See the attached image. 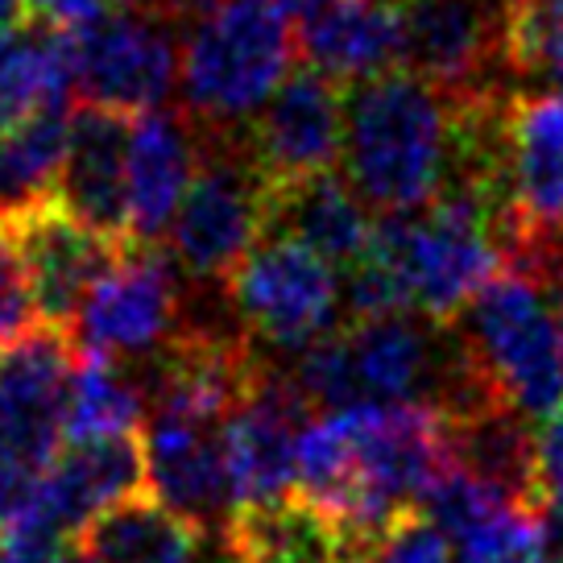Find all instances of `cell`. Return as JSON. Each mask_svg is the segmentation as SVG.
<instances>
[{"label": "cell", "instance_id": "cell-35", "mask_svg": "<svg viewBox=\"0 0 563 563\" xmlns=\"http://www.w3.org/2000/svg\"><path fill=\"white\" fill-rule=\"evenodd\" d=\"M25 18V0H0V30H18Z\"/></svg>", "mask_w": 563, "mask_h": 563}, {"label": "cell", "instance_id": "cell-13", "mask_svg": "<svg viewBox=\"0 0 563 563\" xmlns=\"http://www.w3.org/2000/svg\"><path fill=\"white\" fill-rule=\"evenodd\" d=\"M145 489H150V468L141 435L67 443L42 476L34 506L18 530L75 543L100 514L145 497Z\"/></svg>", "mask_w": 563, "mask_h": 563}, {"label": "cell", "instance_id": "cell-20", "mask_svg": "<svg viewBox=\"0 0 563 563\" xmlns=\"http://www.w3.org/2000/svg\"><path fill=\"white\" fill-rule=\"evenodd\" d=\"M299 54L307 70L349 91L402 67L398 0H323L299 21Z\"/></svg>", "mask_w": 563, "mask_h": 563}, {"label": "cell", "instance_id": "cell-33", "mask_svg": "<svg viewBox=\"0 0 563 563\" xmlns=\"http://www.w3.org/2000/svg\"><path fill=\"white\" fill-rule=\"evenodd\" d=\"M162 4H166V13L175 21H183V18L199 21L203 13H211L216 4H224V0H162Z\"/></svg>", "mask_w": 563, "mask_h": 563}, {"label": "cell", "instance_id": "cell-1", "mask_svg": "<svg viewBox=\"0 0 563 563\" xmlns=\"http://www.w3.org/2000/svg\"><path fill=\"white\" fill-rule=\"evenodd\" d=\"M344 175L377 220L431 208L456 162L452 96L410 70H386L344 96Z\"/></svg>", "mask_w": 563, "mask_h": 563}, {"label": "cell", "instance_id": "cell-2", "mask_svg": "<svg viewBox=\"0 0 563 563\" xmlns=\"http://www.w3.org/2000/svg\"><path fill=\"white\" fill-rule=\"evenodd\" d=\"M299 37L265 0H224L183 37V112L211 137H241L295 75Z\"/></svg>", "mask_w": 563, "mask_h": 563}, {"label": "cell", "instance_id": "cell-12", "mask_svg": "<svg viewBox=\"0 0 563 563\" xmlns=\"http://www.w3.org/2000/svg\"><path fill=\"white\" fill-rule=\"evenodd\" d=\"M344 96L349 91L340 84L302 67L274 91L262 117L241 133L269 191L332 175V166L344 154Z\"/></svg>", "mask_w": 563, "mask_h": 563}, {"label": "cell", "instance_id": "cell-6", "mask_svg": "<svg viewBox=\"0 0 563 563\" xmlns=\"http://www.w3.org/2000/svg\"><path fill=\"white\" fill-rule=\"evenodd\" d=\"M79 352L67 332L34 328L0 352V530H18L67 440Z\"/></svg>", "mask_w": 563, "mask_h": 563}, {"label": "cell", "instance_id": "cell-25", "mask_svg": "<svg viewBox=\"0 0 563 563\" xmlns=\"http://www.w3.org/2000/svg\"><path fill=\"white\" fill-rule=\"evenodd\" d=\"M145 427V389L133 365L108 356H79L70 377L67 443L137 435Z\"/></svg>", "mask_w": 563, "mask_h": 563}, {"label": "cell", "instance_id": "cell-19", "mask_svg": "<svg viewBox=\"0 0 563 563\" xmlns=\"http://www.w3.org/2000/svg\"><path fill=\"white\" fill-rule=\"evenodd\" d=\"M448 464L468 473L476 485L534 518H551V501L539 473V440L530 419L510 402H485L464 415H440Z\"/></svg>", "mask_w": 563, "mask_h": 563}, {"label": "cell", "instance_id": "cell-8", "mask_svg": "<svg viewBox=\"0 0 563 563\" xmlns=\"http://www.w3.org/2000/svg\"><path fill=\"white\" fill-rule=\"evenodd\" d=\"M236 328L265 352H307L344 323L340 269L290 236H265L224 286Z\"/></svg>", "mask_w": 563, "mask_h": 563}, {"label": "cell", "instance_id": "cell-32", "mask_svg": "<svg viewBox=\"0 0 563 563\" xmlns=\"http://www.w3.org/2000/svg\"><path fill=\"white\" fill-rule=\"evenodd\" d=\"M25 13L51 30H75V25L104 18L108 0H25Z\"/></svg>", "mask_w": 563, "mask_h": 563}, {"label": "cell", "instance_id": "cell-38", "mask_svg": "<svg viewBox=\"0 0 563 563\" xmlns=\"http://www.w3.org/2000/svg\"><path fill=\"white\" fill-rule=\"evenodd\" d=\"M547 563H563V555H560V560H547Z\"/></svg>", "mask_w": 563, "mask_h": 563}, {"label": "cell", "instance_id": "cell-31", "mask_svg": "<svg viewBox=\"0 0 563 563\" xmlns=\"http://www.w3.org/2000/svg\"><path fill=\"white\" fill-rule=\"evenodd\" d=\"M0 563H79V555H75V543H63V539L0 530Z\"/></svg>", "mask_w": 563, "mask_h": 563}, {"label": "cell", "instance_id": "cell-17", "mask_svg": "<svg viewBox=\"0 0 563 563\" xmlns=\"http://www.w3.org/2000/svg\"><path fill=\"white\" fill-rule=\"evenodd\" d=\"M129 137L133 121L100 104L70 112V137L54 203L79 224L108 236L112 245H133L129 224Z\"/></svg>", "mask_w": 563, "mask_h": 563}, {"label": "cell", "instance_id": "cell-18", "mask_svg": "<svg viewBox=\"0 0 563 563\" xmlns=\"http://www.w3.org/2000/svg\"><path fill=\"white\" fill-rule=\"evenodd\" d=\"M208 137L183 108L133 117L129 137V224L133 245H162L203 166Z\"/></svg>", "mask_w": 563, "mask_h": 563}, {"label": "cell", "instance_id": "cell-9", "mask_svg": "<svg viewBox=\"0 0 563 563\" xmlns=\"http://www.w3.org/2000/svg\"><path fill=\"white\" fill-rule=\"evenodd\" d=\"M183 328L187 295L166 245H129L91 286L67 335L79 356L141 365L166 349Z\"/></svg>", "mask_w": 563, "mask_h": 563}, {"label": "cell", "instance_id": "cell-15", "mask_svg": "<svg viewBox=\"0 0 563 563\" xmlns=\"http://www.w3.org/2000/svg\"><path fill=\"white\" fill-rule=\"evenodd\" d=\"M307 427H311V402L295 386L290 369L274 365L245 402L236 406L224 431L236 510L278 506L295 497L299 440Z\"/></svg>", "mask_w": 563, "mask_h": 563}, {"label": "cell", "instance_id": "cell-23", "mask_svg": "<svg viewBox=\"0 0 563 563\" xmlns=\"http://www.w3.org/2000/svg\"><path fill=\"white\" fill-rule=\"evenodd\" d=\"M75 91L63 30H0V133L67 108Z\"/></svg>", "mask_w": 563, "mask_h": 563}, {"label": "cell", "instance_id": "cell-21", "mask_svg": "<svg viewBox=\"0 0 563 563\" xmlns=\"http://www.w3.org/2000/svg\"><path fill=\"white\" fill-rule=\"evenodd\" d=\"M269 232L299 241L332 269L349 274L352 265L369 253L373 236H377V216L352 191L349 178L319 175L295 183L286 191H274Z\"/></svg>", "mask_w": 563, "mask_h": 563}, {"label": "cell", "instance_id": "cell-26", "mask_svg": "<svg viewBox=\"0 0 563 563\" xmlns=\"http://www.w3.org/2000/svg\"><path fill=\"white\" fill-rule=\"evenodd\" d=\"M501 63L563 91V0H501Z\"/></svg>", "mask_w": 563, "mask_h": 563}, {"label": "cell", "instance_id": "cell-22", "mask_svg": "<svg viewBox=\"0 0 563 563\" xmlns=\"http://www.w3.org/2000/svg\"><path fill=\"white\" fill-rule=\"evenodd\" d=\"M211 539L170 514L158 497H133L100 514L79 539V563H211Z\"/></svg>", "mask_w": 563, "mask_h": 563}, {"label": "cell", "instance_id": "cell-5", "mask_svg": "<svg viewBox=\"0 0 563 563\" xmlns=\"http://www.w3.org/2000/svg\"><path fill=\"white\" fill-rule=\"evenodd\" d=\"M489 386L527 419L563 402V328L555 295L522 269H501L452 328Z\"/></svg>", "mask_w": 563, "mask_h": 563}, {"label": "cell", "instance_id": "cell-3", "mask_svg": "<svg viewBox=\"0 0 563 563\" xmlns=\"http://www.w3.org/2000/svg\"><path fill=\"white\" fill-rule=\"evenodd\" d=\"M452 361V332L419 316L344 319L295 356V386L311 410L352 406H435Z\"/></svg>", "mask_w": 563, "mask_h": 563}, {"label": "cell", "instance_id": "cell-16", "mask_svg": "<svg viewBox=\"0 0 563 563\" xmlns=\"http://www.w3.org/2000/svg\"><path fill=\"white\" fill-rule=\"evenodd\" d=\"M0 224L9 229L21 265H25L30 295L37 307V328H54V332H70L91 286L112 269L121 249H129L112 245L108 236L79 224L58 203L25 211L18 220H0Z\"/></svg>", "mask_w": 563, "mask_h": 563}, {"label": "cell", "instance_id": "cell-37", "mask_svg": "<svg viewBox=\"0 0 563 563\" xmlns=\"http://www.w3.org/2000/svg\"><path fill=\"white\" fill-rule=\"evenodd\" d=\"M124 9H150V0H121Z\"/></svg>", "mask_w": 563, "mask_h": 563}, {"label": "cell", "instance_id": "cell-30", "mask_svg": "<svg viewBox=\"0 0 563 563\" xmlns=\"http://www.w3.org/2000/svg\"><path fill=\"white\" fill-rule=\"evenodd\" d=\"M534 440H539V473H543L547 501L560 510L563 506V402L551 415L539 419Z\"/></svg>", "mask_w": 563, "mask_h": 563}, {"label": "cell", "instance_id": "cell-36", "mask_svg": "<svg viewBox=\"0 0 563 563\" xmlns=\"http://www.w3.org/2000/svg\"><path fill=\"white\" fill-rule=\"evenodd\" d=\"M551 534H555V539H560V547H563V506L551 514Z\"/></svg>", "mask_w": 563, "mask_h": 563}, {"label": "cell", "instance_id": "cell-24", "mask_svg": "<svg viewBox=\"0 0 563 563\" xmlns=\"http://www.w3.org/2000/svg\"><path fill=\"white\" fill-rule=\"evenodd\" d=\"M67 137L70 108L37 112L18 129L0 133V220H18L25 211L54 203Z\"/></svg>", "mask_w": 563, "mask_h": 563}, {"label": "cell", "instance_id": "cell-29", "mask_svg": "<svg viewBox=\"0 0 563 563\" xmlns=\"http://www.w3.org/2000/svg\"><path fill=\"white\" fill-rule=\"evenodd\" d=\"M369 563H456V555H452V547L440 530L431 527L422 514H415L402 527H394V534Z\"/></svg>", "mask_w": 563, "mask_h": 563}, {"label": "cell", "instance_id": "cell-28", "mask_svg": "<svg viewBox=\"0 0 563 563\" xmlns=\"http://www.w3.org/2000/svg\"><path fill=\"white\" fill-rule=\"evenodd\" d=\"M34 295H30V278H25V265L18 257V245L9 229L0 224V352L13 349L18 340L34 332Z\"/></svg>", "mask_w": 563, "mask_h": 563}, {"label": "cell", "instance_id": "cell-27", "mask_svg": "<svg viewBox=\"0 0 563 563\" xmlns=\"http://www.w3.org/2000/svg\"><path fill=\"white\" fill-rule=\"evenodd\" d=\"M547 518L518 510V506H493L476 522H468L464 530H456L448 547L456 563H547Z\"/></svg>", "mask_w": 563, "mask_h": 563}, {"label": "cell", "instance_id": "cell-4", "mask_svg": "<svg viewBox=\"0 0 563 563\" xmlns=\"http://www.w3.org/2000/svg\"><path fill=\"white\" fill-rule=\"evenodd\" d=\"M373 249L402 286L406 311L431 328H456L476 295L506 269L493 216L464 195H440L415 216L377 220Z\"/></svg>", "mask_w": 563, "mask_h": 563}, {"label": "cell", "instance_id": "cell-14", "mask_svg": "<svg viewBox=\"0 0 563 563\" xmlns=\"http://www.w3.org/2000/svg\"><path fill=\"white\" fill-rule=\"evenodd\" d=\"M402 70L443 96L501 84V0H398Z\"/></svg>", "mask_w": 563, "mask_h": 563}, {"label": "cell", "instance_id": "cell-7", "mask_svg": "<svg viewBox=\"0 0 563 563\" xmlns=\"http://www.w3.org/2000/svg\"><path fill=\"white\" fill-rule=\"evenodd\" d=\"M208 137L203 166L166 232L178 274L199 286H229L253 249L269 236L274 191L265 187L241 137Z\"/></svg>", "mask_w": 563, "mask_h": 563}, {"label": "cell", "instance_id": "cell-10", "mask_svg": "<svg viewBox=\"0 0 563 563\" xmlns=\"http://www.w3.org/2000/svg\"><path fill=\"white\" fill-rule=\"evenodd\" d=\"M75 91L112 112H154L178 84L183 46L162 9H108L104 18L63 30Z\"/></svg>", "mask_w": 563, "mask_h": 563}, {"label": "cell", "instance_id": "cell-11", "mask_svg": "<svg viewBox=\"0 0 563 563\" xmlns=\"http://www.w3.org/2000/svg\"><path fill=\"white\" fill-rule=\"evenodd\" d=\"M229 419L195 406H150L145 410V468L150 489L170 514L199 534H224L236 514L229 473Z\"/></svg>", "mask_w": 563, "mask_h": 563}, {"label": "cell", "instance_id": "cell-34", "mask_svg": "<svg viewBox=\"0 0 563 563\" xmlns=\"http://www.w3.org/2000/svg\"><path fill=\"white\" fill-rule=\"evenodd\" d=\"M265 4H269V9H278L282 18H307V13H316L319 4H323V0H265Z\"/></svg>", "mask_w": 563, "mask_h": 563}]
</instances>
